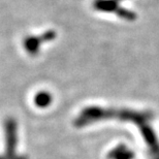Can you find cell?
<instances>
[{
  "mask_svg": "<svg viewBox=\"0 0 159 159\" xmlns=\"http://www.w3.org/2000/svg\"><path fill=\"white\" fill-rule=\"evenodd\" d=\"M93 7L96 11L103 12H116L119 8V4L116 0H94Z\"/></svg>",
  "mask_w": 159,
  "mask_h": 159,
  "instance_id": "4",
  "label": "cell"
},
{
  "mask_svg": "<svg viewBox=\"0 0 159 159\" xmlns=\"http://www.w3.org/2000/svg\"><path fill=\"white\" fill-rule=\"evenodd\" d=\"M116 1H120V0H116Z\"/></svg>",
  "mask_w": 159,
  "mask_h": 159,
  "instance_id": "6",
  "label": "cell"
},
{
  "mask_svg": "<svg viewBox=\"0 0 159 159\" xmlns=\"http://www.w3.org/2000/svg\"><path fill=\"white\" fill-rule=\"evenodd\" d=\"M139 130L144 138L146 144L149 147V154L151 159H159V142L156 136V133L154 132L153 128L149 125V123L141 124Z\"/></svg>",
  "mask_w": 159,
  "mask_h": 159,
  "instance_id": "2",
  "label": "cell"
},
{
  "mask_svg": "<svg viewBox=\"0 0 159 159\" xmlns=\"http://www.w3.org/2000/svg\"><path fill=\"white\" fill-rule=\"evenodd\" d=\"M154 116L151 112H138L126 109H103L100 107H89L82 112L81 116L75 121L77 126H85L96 121L104 119H119L121 121H130L138 125L149 123Z\"/></svg>",
  "mask_w": 159,
  "mask_h": 159,
  "instance_id": "1",
  "label": "cell"
},
{
  "mask_svg": "<svg viewBox=\"0 0 159 159\" xmlns=\"http://www.w3.org/2000/svg\"><path fill=\"white\" fill-rule=\"evenodd\" d=\"M116 14L118 16L119 18L123 19V20H127V21H134L136 19V14L133 12L129 9H126V8H123V7H120L116 11Z\"/></svg>",
  "mask_w": 159,
  "mask_h": 159,
  "instance_id": "5",
  "label": "cell"
},
{
  "mask_svg": "<svg viewBox=\"0 0 159 159\" xmlns=\"http://www.w3.org/2000/svg\"><path fill=\"white\" fill-rule=\"evenodd\" d=\"M109 159H133L134 153L124 145H119L107 154Z\"/></svg>",
  "mask_w": 159,
  "mask_h": 159,
  "instance_id": "3",
  "label": "cell"
}]
</instances>
